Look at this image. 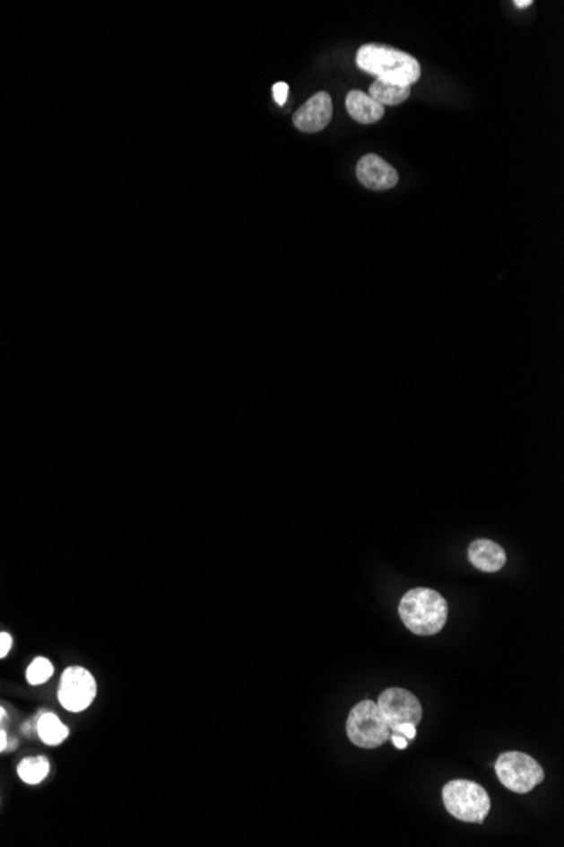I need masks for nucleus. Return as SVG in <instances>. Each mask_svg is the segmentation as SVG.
Masks as SVG:
<instances>
[{"mask_svg": "<svg viewBox=\"0 0 564 847\" xmlns=\"http://www.w3.org/2000/svg\"><path fill=\"white\" fill-rule=\"evenodd\" d=\"M357 178L365 188L374 191L391 190L399 181L397 171L377 154L363 156L357 164Z\"/></svg>", "mask_w": 564, "mask_h": 847, "instance_id": "obj_9", "label": "nucleus"}, {"mask_svg": "<svg viewBox=\"0 0 564 847\" xmlns=\"http://www.w3.org/2000/svg\"><path fill=\"white\" fill-rule=\"evenodd\" d=\"M378 709L389 722L391 730L399 724H414L418 726L422 719V707L414 694L405 688L392 686L384 690L377 701Z\"/></svg>", "mask_w": 564, "mask_h": 847, "instance_id": "obj_7", "label": "nucleus"}, {"mask_svg": "<svg viewBox=\"0 0 564 847\" xmlns=\"http://www.w3.org/2000/svg\"><path fill=\"white\" fill-rule=\"evenodd\" d=\"M357 66L365 74H374L380 82L401 87H411L421 78L418 59L387 46H362L357 53Z\"/></svg>", "mask_w": 564, "mask_h": 847, "instance_id": "obj_1", "label": "nucleus"}, {"mask_svg": "<svg viewBox=\"0 0 564 847\" xmlns=\"http://www.w3.org/2000/svg\"><path fill=\"white\" fill-rule=\"evenodd\" d=\"M97 695V682L87 668L70 667L61 675L59 703L70 712H82L91 705Z\"/></svg>", "mask_w": 564, "mask_h": 847, "instance_id": "obj_6", "label": "nucleus"}, {"mask_svg": "<svg viewBox=\"0 0 564 847\" xmlns=\"http://www.w3.org/2000/svg\"><path fill=\"white\" fill-rule=\"evenodd\" d=\"M392 745L395 746L397 749H405L407 747V739L399 736V734H391Z\"/></svg>", "mask_w": 564, "mask_h": 847, "instance_id": "obj_19", "label": "nucleus"}, {"mask_svg": "<svg viewBox=\"0 0 564 847\" xmlns=\"http://www.w3.org/2000/svg\"><path fill=\"white\" fill-rule=\"evenodd\" d=\"M7 745H9V739H7V732L4 728H0V753L7 749Z\"/></svg>", "mask_w": 564, "mask_h": 847, "instance_id": "obj_20", "label": "nucleus"}, {"mask_svg": "<svg viewBox=\"0 0 564 847\" xmlns=\"http://www.w3.org/2000/svg\"><path fill=\"white\" fill-rule=\"evenodd\" d=\"M392 734H399L405 738L407 741H412L416 738V726L414 724H399L392 729Z\"/></svg>", "mask_w": 564, "mask_h": 847, "instance_id": "obj_17", "label": "nucleus"}, {"mask_svg": "<svg viewBox=\"0 0 564 847\" xmlns=\"http://www.w3.org/2000/svg\"><path fill=\"white\" fill-rule=\"evenodd\" d=\"M38 734L44 745L58 746L68 738L70 730L59 720L56 714H43L38 720Z\"/></svg>", "mask_w": 564, "mask_h": 847, "instance_id": "obj_13", "label": "nucleus"}, {"mask_svg": "<svg viewBox=\"0 0 564 847\" xmlns=\"http://www.w3.org/2000/svg\"><path fill=\"white\" fill-rule=\"evenodd\" d=\"M468 560L478 570L493 573L506 565V550L492 540L473 541L468 546Z\"/></svg>", "mask_w": 564, "mask_h": 847, "instance_id": "obj_10", "label": "nucleus"}, {"mask_svg": "<svg viewBox=\"0 0 564 847\" xmlns=\"http://www.w3.org/2000/svg\"><path fill=\"white\" fill-rule=\"evenodd\" d=\"M53 665L48 658H36L28 668L26 672V678L30 682V685H41V684H46L51 677H53Z\"/></svg>", "mask_w": 564, "mask_h": 847, "instance_id": "obj_15", "label": "nucleus"}, {"mask_svg": "<svg viewBox=\"0 0 564 847\" xmlns=\"http://www.w3.org/2000/svg\"><path fill=\"white\" fill-rule=\"evenodd\" d=\"M391 726L377 702H359L348 714L347 736L351 745L363 749H376L391 739Z\"/></svg>", "mask_w": 564, "mask_h": 847, "instance_id": "obj_4", "label": "nucleus"}, {"mask_svg": "<svg viewBox=\"0 0 564 847\" xmlns=\"http://www.w3.org/2000/svg\"><path fill=\"white\" fill-rule=\"evenodd\" d=\"M48 773H49V761L44 756L26 758V760L21 761L19 766H17V774L28 785L41 783Z\"/></svg>", "mask_w": 564, "mask_h": 847, "instance_id": "obj_14", "label": "nucleus"}, {"mask_svg": "<svg viewBox=\"0 0 564 847\" xmlns=\"http://www.w3.org/2000/svg\"><path fill=\"white\" fill-rule=\"evenodd\" d=\"M514 5H517L519 9H525V7L533 5V2H531V0H516V2H514Z\"/></svg>", "mask_w": 564, "mask_h": 847, "instance_id": "obj_21", "label": "nucleus"}, {"mask_svg": "<svg viewBox=\"0 0 564 847\" xmlns=\"http://www.w3.org/2000/svg\"><path fill=\"white\" fill-rule=\"evenodd\" d=\"M288 93H290V87H288V83H282V82H279V83H275L274 88H273L274 100L275 102L279 103V105H284V103H286V100H288Z\"/></svg>", "mask_w": 564, "mask_h": 847, "instance_id": "obj_16", "label": "nucleus"}, {"mask_svg": "<svg viewBox=\"0 0 564 847\" xmlns=\"http://www.w3.org/2000/svg\"><path fill=\"white\" fill-rule=\"evenodd\" d=\"M443 804L456 820L482 824L490 812L487 790L472 780H451L443 789Z\"/></svg>", "mask_w": 564, "mask_h": 847, "instance_id": "obj_3", "label": "nucleus"}, {"mask_svg": "<svg viewBox=\"0 0 564 847\" xmlns=\"http://www.w3.org/2000/svg\"><path fill=\"white\" fill-rule=\"evenodd\" d=\"M370 99H374L380 105H401L411 97V87H401V85H392L376 80L372 87L369 88L367 93Z\"/></svg>", "mask_w": 564, "mask_h": 847, "instance_id": "obj_12", "label": "nucleus"}, {"mask_svg": "<svg viewBox=\"0 0 564 847\" xmlns=\"http://www.w3.org/2000/svg\"><path fill=\"white\" fill-rule=\"evenodd\" d=\"M333 118L332 97L328 92H318L313 95L308 102L304 103L301 109L294 114V126L299 131L313 132L323 131Z\"/></svg>", "mask_w": 564, "mask_h": 847, "instance_id": "obj_8", "label": "nucleus"}, {"mask_svg": "<svg viewBox=\"0 0 564 847\" xmlns=\"http://www.w3.org/2000/svg\"><path fill=\"white\" fill-rule=\"evenodd\" d=\"M399 616L411 633L418 636H433L447 624L448 604L433 589L418 587L409 590L399 602Z\"/></svg>", "mask_w": 564, "mask_h": 847, "instance_id": "obj_2", "label": "nucleus"}, {"mask_svg": "<svg viewBox=\"0 0 564 847\" xmlns=\"http://www.w3.org/2000/svg\"><path fill=\"white\" fill-rule=\"evenodd\" d=\"M13 648V636L9 633H0V658L7 657Z\"/></svg>", "mask_w": 564, "mask_h": 847, "instance_id": "obj_18", "label": "nucleus"}, {"mask_svg": "<svg viewBox=\"0 0 564 847\" xmlns=\"http://www.w3.org/2000/svg\"><path fill=\"white\" fill-rule=\"evenodd\" d=\"M347 110L350 118L357 120L359 124H365V126L376 124L386 114L384 105L376 102L374 99H370L365 92H360V90H351L348 93Z\"/></svg>", "mask_w": 564, "mask_h": 847, "instance_id": "obj_11", "label": "nucleus"}, {"mask_svg": "<svg viewBox=\"0 0 564 847\" xmlns=\"http://www.w3.org/2000/svg\"><path fill=\"white\" fill-rule=\"evenodd\" d=\"M4 717H5V711H4V709H2V707H0V720H2V719H4Z\"/></svg>", "mask_w": 564, "mask_h": 847, "instance_id": "obj_22", "label": "nucleus"}, {"mask_svg": "<svg viewBox=\"0 0 564 847\" xmlns=\"http://www.w3.org/2000/svg\"><path fill=\"white\" fill-rule=\"evenodd\" d=\"M495 773L507 790L516 793H529L544 780L542 766L521 751L502 753L495 763Z\"/></svg>", "mask_w": 564, "mask_h": 847, "instance_id": "obj_5", "label": "nucleus"}]
</instances>
